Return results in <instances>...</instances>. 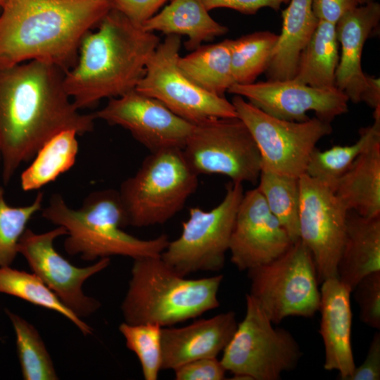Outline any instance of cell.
I'll return each mask as SVG.
<instances>
[{"mask_svg":"<svg viewBox=\"0 0 380 380\" xmlns=\"http://www.w3.org/2000/svg\"><path fill=\"white\" fill-rule=\"evenodd\" d=\"M65 71L42 61L0 68L1 177L8 184L19 167L58 132H90L96 120L82 113L67 94Z\"/></svg>","mask_w":380,"mask_h":380,"instance_id":"cell-1","label":"cell"},{"mask_svg":"<svg viewBox=\"0 0 380 380\" xmlns=\"http://www.w3.org/2000/svg\"><path fill=\"white\" fill-rule=\"evenodd\" d=\"M110 8L109 0H8L0 12V68L37 60L66 72Z\"/></svg>","mask_w":380,"mask_h":380,"instance_id":"cell-2","label":"cell"},{"mask_svg":"<svg viewBox=\"0 0 380 380\" xmlns=\"http://www.w3.org/2000/svg\"><path fill=\"white\" fill-rule=\"evenodd\" d=\"M98 25L84 36L75 65L64 75L65 89L80 110L135 89L160 43L154 32L113 8Z\"/></svg>","mask_w":380,"mask_h":380,"instance_id":"cell-3","label":"cell"},{"mask_svg":"<svg viewBox=\"0 0 380 380\" xmlns=\"http://www.w3.org/2000/svg\"><path fill=\"white\" fill-rule=\"evenodd\" d=\"M42 215L67 231L63 246L71 255L92 261L113 255L133 260L160 256L170 240L161 234L151 239L134 236L122 229L128 219L118 190L105 189L90 193L77 209L70 208L60 194H53Z\"/></svg>","mask_w":380,"mask_h":380,"instance_id":"cell-4","label":"cell"},{"mask_svg":"<svg viewBox=\"0 0 380 380\" xmlns=\"http://www.w3.org/2000/svg\"><path fill=\"white\" fill-rule=\"evenodd\" d=\"M222 274L187 279L160 256L134 259L128 289L121 303L124 322L161 327L196 318L220 305Z\"/></svg>","mask_w":380,"mask_h":380,"instance_id":"cell-5","label":"cell"},{"mask_svg":"<svg viewBox=\"0 0 380 380\" xmlns=\"http://www.w3.org/2000/svg\"><path fill=\"white\" fill-rule=\"evenodd\" d=\"M198 177L182 149L151 153L118 190L129 225L144 227L169 221L196 191Z\"/></svg>","mask_w":380,"mask_h":380,"instance_id":"cell-6","label":"cell"},{"mask_svg":"<svg viewBox=\"0 0 380 380\" xmlns=\"http://www.w3.org/2000/svg\"><path fill=\"white\" fill-rule=\"evenodd\" d=\"M257 302L246 294V314L223 350L221 363L234 379L279 380L303 355L286 329L273 327Z\"/></svg>","mask_w":380,"mask_h":380,"instance_id":"cell-7","label":"cell"},{"mask_svg":"<svg viewBox=\"0 0 380 380\" xmlns=\"http://www.w3.org/2000/svg\"><path fill=\"white\" fill-rule=\"evenodd\" d=\"M248 272V293L274 324L288 317H312L320 292L312 255L299 239L281 255Z\"/></svg>","mask_w":380,"mask_h":380,"instance_id":"cell-8","label":"cell"},{"mask_svg":"<svg viewBox=\"0 0 380 380\" xmlns=\"http://www.w3.org/2000/svg\"><path fill=\"white\" fill-rule=\"evenodd\" d=\"M243 194L242 184L232 182L223 199L213 209L190 208L180 236L170 241L162 252L163 260L184 277L221 270Z\"/></svg>","mask_w":380,"mask_h":380,"instance_id":"cell-9","label":"cell"},{"mask_svg":"<svg viewBox=\"0 0 380 380\" xmlns=\"http://www.w3.org/2000/svg\"><path fill=\"white\" fill-rule=\"evenodd\" d=\"M232 103L257 144L261 170L299 178L317 144L333 130L331 122L316 116L301 122L274 118L239 95Z\"/></svg>","mask_w":380,"mask_h":380,"instance_id":"cell-10","label":"cell"},{"mask_svg":"<svg viewBox=\"0 0 380 380\" xmlns=\"http://www.w3.org/2000/svg\"><path fill=\"white\" fill-rule=\"evenodd\" d=\"M180 46V35H167L150 57L135 90L158 100L193 125L237 117L232 102L201 89L180 71L177 65Z\"/></svg>","mask_w":380,"mask_h":380,"instance_id":"cell-11","label":"cell"},{"mask_svg":"<svg viewBox=\"0 0 380 380\" xmlns=\"http://www.w3.org/2000/svg\"><path fill=\"white\" fill-rule=\"evenodd\" d=\"M197 175H221L232 182L255 184L261 172L259 149L238 118H214L194 125L182 148Z\"/></svg>","mask_w":380,"mask_h":380,"instance_id":"cell-12","label":"cell"},{"mask_svg":"<svg viewBox=\"0 0 380 380\" xmlns=\"http://www.w3.org/2000/svg\"><path fill=\"white\" fill-rule=\"evenodd\" d=\"M299 183L300 240L312 255L321 284L337 277L348 211L330 187L305 174Z\"/></svg>","mask_w":380,"mask_h":380,"instance_id":"cell-13","label":"cell"},{"mask_svg":"<svg viewBox=\"0 0 380 380\" xmlns=\"http://www.w3.org/2000/svg\"><path fill=\"white\" fill-rule=\"evenodd\" d=\"M61 226L43 233L27 228L18 243V253L27 260L32 272L38 276L80 318L86 317L101 306L96 298L85 294L86 280L108 267L110 258H104L86 267H77L55 248V240L66 236Z\"/></svg>","mask_w":380,"mask_h":380,"instance_id":"cell-14","label":"cell"},{"mask_svg":"<svg viewBox=\"0 0 380 380\" xmlns=\"http://www.w3.org/2000/svg\"><path fill=\"white\" fill-rule=\"evenodd\" d=\"M92 114L95 119L128 130L151 153L182 149L194 127L158 100L135 89L109 99L103 108Z\"/></svg>","mask_w":380,"mask_h":380,"instance_id":"cell-15","label":"cell"},{"mask_svg":"<svg viewBox=\"0 0 380 380\" xmlns=\"http://www.w3.org/2000/svg\"><path fill=\"white\" fill-rule=\"evenodd\" d=\"M274 118L301 122L307 113L331 122L348 110V98L338 88H317L296 81L268 80L247 84H234L227 91Z\"/></svg>","mask_w":380,"mask_h":380,"instance_id":"cell-16","label":"cell"},{"mask_svg":"<svg viewBox=\"0 0 380 380\" xmlns=\"http://www.w3.org/2000/svg\"><path fill=\"white\" fill-rule=\"evenodd\" d=\"M293 243L258 188L243 194L229 241L231 262L240 271L265 265Z\"/></svg>","mask_w":380,"mask_h":380,"instance_id":"cell-17","label":"cell"},{"mask_svg":"<svg viewBox=\"0 0 380 380\" xmlns=\"http://www.w3.org/2000/svg\"><path fill=\"white\" fill-rule=\"evenodd\" d=\"M380 21V4L376 1L357 6L335 25L341 53L336 70L335 85L354 103L365 102L374 109L380 106L379 78L365 74L361 60L367 39Z\"/></svg>","mask_w":380,"mask_h":380,"instance_id":"cell-18","label":"cell"},{"mask_svg":"<svg viewBox=\"0 0 380 380\" xmlns=\"http://www.w3.org/2000/svg\"><path fill=\"white\" fill-rule=\"evenodd\" d=\"M237 325L235 313L228 311L182 327H162V369L174 370L190 361L217 357Z\"/></svg>","mask_w":380,"mask_h":380,"instance_id":"cell-19","label":"cell"},{"mask_svg":"<svg viewBox=\"0 0 380 380\" xmlns=\"http://www.w3.org/2000/svg\"><path fill=\"white\" fill-rule=\"evenodd\" d=\"M321 284L319 334L324 346V368L338 372L339 378L347 380L355 367L351 346V293L336 277Z\"/></svg>","mask_w":380,"mask_h":380,"instance_id":"cell-20","label":"cell"},{"mask_svg":"<svg viewBox=\"0 0 380 380\" xmlns=\"http://www.w3.org/2000/svg\"><path fill=\"white\" fill-rule=\"evenodd\" d=\"M380 270V216L348 211L337 278L352 293L366 275Z\"/></svg>","mask_w":380,"mask_h":380,"instance_id":"cell-21","label":"cell"},{"mask_svg":"<svg viewBox=\"0 0 380 380\" xmlns=\"http://www.w3.org/2000/svg\"><path fill=\"white\" fill-rule=\"evenodd\" d=\"M312 3V0H290L282 11L281 34L265 71L268 80L294 78L300 55L319 22Z\"/></svg>","mask_w":380,"mask_h":380,"instance_id":"cell-22","label":"cell"},{"mask_svg":"<svg viewBox=\"0 0 380 380\" xmlns=\"http://www.w3.org/2000/svg\"><path fill=\"white\" fill-rule=\"evenodd\" d=\"M334 191L348 211L380 216V140L355 159Z\"/></svg>","mask_w":380,"mask_h":380,"instance_id":"cell-23","label":"cell"},{"mask_svg":"<svg viewBox=\"0 0 380 380\" xmlns=\"http://www.w3.org/2000/svg\"><path fill=\"white\" fill-rule=\"evenodd\" d=\"M142 27L148 32L158 31L166 35H186L188 39L184 45L191 51L228 31L227 27L211 18L201 0H172L146 20Z\"/></svg>","mask_w":380,"mask_h":380,"instance_id":"cell-24","label":"cell"},{"mask_svg":"<svg viewBox=\"0 0 380 380\" xmlns=\"http://www.w3.org/2000/svg\"><path fill=\"white\" fill-rule=\"evenodd\" d=\"M232 39L201 45L177 61L180 71L201 89L224 96L235 84L231 66Z\"/></svg>","mask_w":380,"mask_h":380,"instance_id":"cell-25","label":"cell"},{"mask_svg":"<svg viewBox=\"0 0 380 380\" xmlns=\"http://www.w3.org/2000/svg\"><path fill=\"white\" fill-rule=\"evenodd\" d=\"M338 61L335 25L319 20L300 55L293 80L317 88L335 87Z\"/></svg>","mask_w":380,"mask_h":380,"instance_id":"cell-26","label":"cell"},{"mask_svg":"<svg viewBox=\"0 0 380 380\" xmlns=\"http://www.w3.org/2000/svg\"><path fill=\"white\" fill-rule=\"evenodd\" d=\"M77 136L76 131L66 129L46 141L22 172L21 189L24 191L39 190L68 171L77 159Z\"/></svg>","mask_w":380,"mask_h":380,"instance_id":"cell-27","label":"cell"},{"mask_svg":"<svg viewBox=\"0 0 380 380\" xmlns=\"http://www.w3.org/2000/svg\"><path fill=\"white\" fill-rule=\"evenodd\" d=\"M372 125L360 129L358 140L350 145H336L320 151L317 148L309 159L305 175L333 191L355 159L374 142L380 140V106L374 108Z\"/></svg>","mask_w":380,"mask_h":380,"instance_id":"cell-28","label":"cell"},{"mask_svg":"<svg viewBox=\"0 0 380 380\" xmlns=\"http://www.w3.org/2000/svg\"><path fill=\"white\" fill-rule=\"evenodd\" d=\"M0 293L60 313L74 324L84 336L93 333L92 328L68 308L33 272L18 270L11 266L0 267Z\"/></svg>","mask_w":380,"mask_h":380,"instance_id":"cell-29","label":"cell"},{"mask_svg":"<svg viewBox=\"0 0 380 380\" xmlns=\"http://www.w3.org/2000/svg\"><path fill=\"white\" fill-rule=\"evenodd\" d=\"M258 189L293 243L299 236V178L262 169Z\"/></svg>","mask_w":380,"mask_h":380,"instance_id":"cell-30","label":"cell"},{"mask_svg":"<svg viewBox=\"0 0 380 380\" xmlns=\"http://www.w3.org/2000/svg\"><path fill=\"white\" fill-rule=\"evenodd\" d=\"M278 36L258 31L232 39L231 66L235 84L253 83L266 71Z\"/></svg>","mask_w":380,"mask_h":380,"instance_id":"cell-31","label":"cell"},{"mask_svg":"<svg viewBox=\"0 0 380 380\" xmlns=\"http://www.w3.org/2000/svg\"><path fill=\"white\" fill-rule=\"evenodd\" d=\"M13 327L18 356L25 380L58 379L53 360L37 329L20 315L6 310Z\"/></svg>","mask_w":380,"mask_h":380,"instance_id":"cell-32","label":"cell"},{"mask_svg":"<svg viewBox=\"0 0 380 380\" xmlns=\"http://www.w3.org/2000/svg\"><path fill=\"white\" fill-rule=\"evenodd\" d=\"M43 202L44 193L39 191L28 205H10L0 186V267L11 266L15 260L20 239L30 220L43 208Z\"/></svg>","mask_w":380,"mask_h":380,"instance_id":"cell-33","label":"cell"},{"mask_svg":"<svg viewBox=\"0 0 380 380\" xmlns=\"http://www.w3.org/2000/svg\"><path fill=\"white\" fill-rule=\"evenodd\" d=\"M161 329L153 323L131 324L123 322L119 326L127 348L140 362L145 380H157L162 369Z\"/></svg>","mask_w":380,"mask_h":380,"instance_id":"cell-34","label":"cell"},{"mask_svg":"<svg viewBox=\"0 0 380 380\" xmlns=\"http://www.w3.org/2000/svg\"><path fill=\"white\" fill-rule=\"evenodd\" d=\"M353 292L359 307L360 321L379 330L380 329V270L364 277L357 284Z\"/></svg>","mask_w":380,"mask_h":380,"instance_id":"cell-35","label":"cell"},{"mask_svg":"<svg viewBox=\"0 0 380 380\" xmlns=\"http://www.w3.org/2000/svg\"><path fill=\"white\" fill-rule=\"evenodd\" d=\"M174 372L177 380H222L227 372L217 357L190 361L177 367Z\"/></svg>","mask_w":380,"mask_h":380,"instance_id":"cell-36","label":"cell"},{"mask_svg":"<svg viewBox=\"0 0 380 380\" xmlns=\"http://www.w3.org/2000/svg\"><path fill=\"white\" fill-rule=\"evenodd\" d=\"M167 1L109 0V2L111 8L120 11L134 23L142 27Z\"/></svg>","mask_w":380,"mask_h":380,"instance_id":"cell-37","label":"cell"},{"mask_svg":"<svg viewBox=\"0 0 380 380\" xmlns=\"http://www.w3.org/2000/svg\"><path fill=\"white\" fill-rule=\"evenodd\" d=\"M207 10L217 8H227L234 9L247 15L255 14L260 9L265 7L274 11L280 9L283 4H287L290 0H201Z\"/></svg>","mask_w":380,"mask_h":380,"instance_id":"cell-38","label":"cell"},{"mask_svg":"<svg viewBox=\"0 0 380 380\" xmlns=\"http://www.w3.org/2000/svg\"><path fill=\"white\" fill-rule=\"evenodd\" d=\"M380 379V333L376 331L371 341L363 362L355 367L347 380Z\"/></svg>","mask_w":380,"mask_h":380,"instance_id":"cell-39","label":"cell"},{"mask_svg":"<svg viewBox=\"0 0 380 380\" xmlns=\"http://www.w3.org/2000/svg\"><path fill=\"white\" fill-rule=\"evenodd\" d=\"M360 4L357 0H312V8L319 20L334 25Z\"/></svg>","mask_w":380,"mask_h":380,"instance_id":"cell-40","label":"cell"},{"mask_svg":"<svg viewBox=\"0 0 380 380\" xmlns=\"http://www.w3.org/2000/svg\"><path fill=\"white\" fill-rule=\"evenodd\" d=\"M357 1L359 2L360 5H361V4H365L369 3V2L372 1L374 0H357Z\"/></svg>","mask_w":380,"mask_h":380,"instance_id":"cell-41","label":"cell"},{"mask_svg":"<svg viewBox=\"0 0 380 380\" xmlns=\"http://www.w3.org/2000/svg\"><path fill=\"white\" fill-rule=\"evenodd\" d=\"M8 0H0V7L2 8Z\"/></svg>","mask_w":380,"mask_h":380,"instance_id":"cell-42","label":"cell"},{"mask_svg":"<svg viewBox=\"0 0 380 380\" xmlns=\"http://www.w3.org/2000/svg\"><path fill=\"white\" fill-rule=\"evenodd\" d=\"M1 153H0V169H1Z\"/></svg>","mask_w":380,"mask_h":380,"instance_id":"cell-43","label":"cell"},{"mask_svg":"<svg viewBox=\"0 0 380 380\" xmlns=\"http://www.w3.org/2000/svg\"><path fill=\"white\" fill-rule=\"evenodd\" d=\"M1 8L0 7V12H1Z\"/></svg>","mask_w":380,"mask_h":380,"instance_id":"cell-44","label":"cell"}]
</instances>
